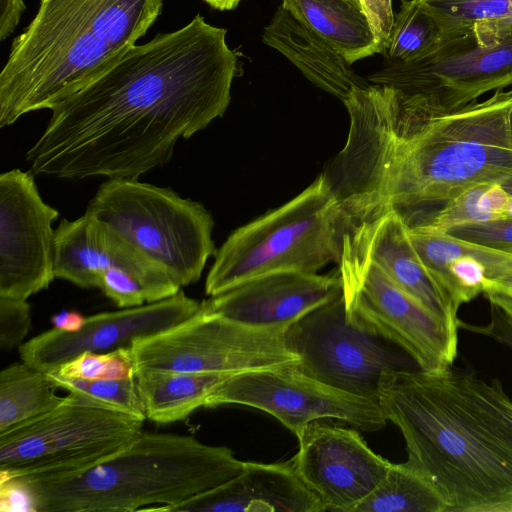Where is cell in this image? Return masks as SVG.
I'll list each match as a JSON object with an SVG mask.
<instances>
[{
    "label": "cell",
    "mask_w": 512,
    "mask_h": 512,
    "mask_svg": "<svg viewBox=\"0 0 512 512\" xmlns=\"http://www.w3.org/2000/svg\"><path fill=\"white\" fill-rule=\"evenodd\" d=\"M238 58L226 29L201 15L134 45L59 101L26 153L30 171L62 179H139L222 117Z\"/></svg>",
    "instance_id": "cell-1"
},
{
    "label": "cell",
    "mask_w": 512,
    "mask_h": 512,
    "mask_svg": "<svg viewBox=\"0 0 512 512\" xmlns=\"http://www.w3.org/2000/svg\"><path fill=\"white\" fill-rule=\"evenodd\" d=\"M333 183L351 221L389 208L406 223L482 183L512 180V88L431 114L396 88L355 87Z\"/></svg>",
    "instance_id": "cell-2"
},
{
    "label": "cell",
    "mask_w": 512,
    "mask_h": 512,
    "mask_svg": "<svg viewBox=\"0 0 512 512\" xmlns=\"http://www.w3.org/2000/svg\"><path fill=\"white\" fill-rule=\"evenodd\" d=\"M378 403L446 512H512V431L469 373L388 370Z\"/></svg>",
    "instance_id": "cell-3"
},
{
    "label": "cell",
    "mask_w": 512,
    "mask_h": 512,
    "mask_svg": "<svg viewBox=\"0 0 512 512\" xmlns=\"http://www.w3.org/2000/svg\"><path fill=\"white\" fill-rule=\"evenodd\" d=\"M162 0H40L0 73V127L51 110L146 34Z\"/></svg>",
    "instance_id": "cell-4"
},
{
    "label": "cell",
    "mask_w": 512,
    "mask_h": 512,
    "mask_svg": "<svg viewBox=\"0 0 512 512\" xmlns=\"http://www.w3.org/2000/svg\"><path fill=\"white\" fill-rule=\"evenodd\" d=\"M246 463L225 446L142 430L126 447L90 468L0 483L18 488L33 512H170L230 480Z\"/></svg>",
    "instance_id": "cell-5"
},
{
    "label": "cell",
    "mask_w": 512,
    "mask_h": 512,
    "mask_svg": "<svg viewBox=\"0 0 512 512\" xmlns=\"http://www.w3.org/2000/svg\"><path fill=\"white\" fill-rule=\"evenodd\" d=\"M349 222L333 181L321 174L295 198L230 234L216 250L205 292L214 296L259 276L317 273L338 264Z\"/></svg>",
    "instance_id": "cell-6"
},
{
    "label": "cell",
    "mask_w": 512,
    "mask_h": 512,
    "mask_svg": "<svg viewBox=\"0 0 512 512\" xmlns=\"http://www.w3.org/2000/svg\"><path fill=\"white\" fill-rule=\"evenodd\" d=\"M85 213L161 265L181 287L197 282L216 253L210 212L170 188L107 178Z\"/></svg>",
    "instance_id": "cell-7"
},
{
    "label": "cell",
    "mask_w": 512,
    "mask_h": 512,
    "mask_svg": "<svg viewBox=\"0 0 512 512\" xmlns=\"http://www.w3.org/2000/svg\"><path fill=\"white\" fill-rule=\"evenodd\" d=\"M143 422L69 392L49 412L0 433V482L90 468L126 447Z\"/></svg>",
    "instance_id": "cell-8"
},
{
    "label": "cell",
    "mask_w": 512,
    "mask_h": 512,
    "mask_svg": "<svg viewBox=\"0 0 512 512\" xmlns=\"http://www.w3.org/2000/svg\"><path fill=\"white\" fill-rule=\"evenodd\" d=\"M367 80L398 89L428 113L451 112L512 86V28L498 32L473 27L439 41L419 59H386Z\"/></svg>",
    "instance_id": "cell-9"
},
{
    "label": "cell",
    "mask_w": 512,
    "mask_h": 512,
    "mask_svg": "<svg viewBox=\"0 0 512 512\" xmlns=\"http://www.w3.org/2000/svg\"><path fill=\"white\" fill-rule=\"evenodd\" d=\"M349 321L405 352L425 372L451 367L458 334L402 290L368 255L351 224L338 263Z\"/></svg>",
    "instance_id": "cell-10"
},
{
    "label": "cell",
    "mask_w": 512,
    "mask_h": 512,
    "mask_svg": "<svg viewBox=\"0 0 512 512\" xmlns=\"http://www.w3.org/2000/svg\"><path fill=\"white\" fill-rule=\"evenodd\" d=\"M288 327L242 324L201 304L187 319L134 340L130 348L135 371L240 373L297 362Z\"/></svg>",
    "instance_id": "cell-11"
},
{
    "label": "cell",
    "mask_w": 512,
    "mask_h": 512,
    "mask_svg": "<svg viewBox=\"0 0 512 512\" xmlns=\"http://www.w3.org/2000/svg\"><path fill=\"white\" fill-rule=\"evenodd\" d=\"M287 338L302 373L377 403L383 373L408 369L392 343L349 321L343 295L291 324Z\"/></svg>",
    "instance_id": "cell-12"
},
{
    "label": "cell",
    "mask_w": 512,
    "mask_h": 512,
    "mask_svg": "<svg viewBox=\"0 0 512 512\" xmlns=\"http://www.w3.org/2000/svg\"><path fill=\"white\" fill-rule=\"evenodd\" d=\"M295 363L235 374L214 389L204 407L238 404L262 410L297 438L321 419H337L364 432L385 427L388 420L379 403L330 387Z\"/></svg>",
    "instance_id": "cell-13"
},
{
    "label": "cell",
    "mask_w": 512,
    "mask_h": 512,
    "mask_svg": "<svg viewBox=\"0 0 512 512\" xmlns=\"http://www.w3.org/2000/svg\"><path fill=\"white\" fill-rule=\"evenodd\" d=\"M58 216L40 196L31 171L0 174V297L27 300L49 287Z\"/></svg>",
    "instance_id": "cell-14"
},
{
    "label": "cell",
    "mask_w": 512,
    "mask_h": 512,
    "mask_svg": "<svg viewBox=\"0 0 512 512\" xmlns=\"http://www.w3.org/2000/svg\"><path fill=\"white\" fill-rule=\"evenodd\" d=\"M357 430L317 420L297 438L299 449L292 463L325 511L353 512L391 465L369 448Z\"/></svg>",
    "instance_id": "cell-15"
},
{
    "label": "cell",
    "mask_w": 512,
    "mask_h": 512,
    "mask_svg": "<svg viewBox=\"0 0 512 512\" xmlns=\"http://www.w3.org/2000/svg\"><path fill=\"white\" fill-rule=\"evenodd\" d=\"M201 302L184 291L152 303L85 317L77 331L47 330L18 349L23 362L44 372L56 370L76 355L130 347L136 339L165 330L193 315Z\"/></svg>",
    "instance_id": "cell-16"
},
{
    "label": "cell",
    "mask_w": 512,
    "mask_h": 512,
    "mask_svg": "<svg viewBox=\"0 0 512 512\" xmlns=\"http://www.w3.org/2000/svg\"><path fill=\"white\" fill-rule=\"evenodd\" d=\"M121 268L144 287L148 303L177 294L181 286L107 224L84 213L62 219L55 230L54 275L81 288L97 287L100 272Z\"/></svg>",
    "instance_id": "cell-17"
},
{
    "label": "cell",
    "mask_w": 512,
    "mask_h": 512,
    "mask_svg": "<svg viewBox=\"0 0 512 512\" xmlns=\"http://www.w3.org/2000/svg\"><path fill=\"white\" fill-rule=\"evenodd\" d=\"M343 293L339 272L259 276L201 302L207 310L256 327H288Z\"/></svg>",
    "instance_id": "cell-18"
},
{
    "label": "cell",
    "mask_w": 512,
    "mask_h": 512,
    "mask_svg": "<svg viewBox=\"0 0 512 512\" xmlns=\"http://www.w3.org/2000/svg\"><path fill=\"white\" fill-rule=\"evenodd\" d=\"M350 224L370 258L402 290L458 334V308L423 264L401 213L389 208Z\"/></svg>",
    "instance_id": "cell-19"
},
{
    "label": "cell",
    "mask_w": 512,
    "mask_h": 512,
    "mask_svg": "<svg viewBox=\"0 0 512 512\" xmlns=\"http://www.w3.org/2000/svg\"><path fill=\"white\" fill-rule=\"evenodd\" d=\"M323 512L292 460L247 462L230 480L173 507L170 512Z\"/></svg>",
    "instance_id": "cell-20"
},
{
    "label": "cell",
    "mask_w": 512,
    "mask_h": 512,
    "mask_svg": "<svg viewBox=\"0 0 512 512\" xmlns=\"http://www.w3.org/2000/svg\"><path fill=\"white\" fill-rule=\"evenodd\" d=\"M408 234L423 264L458 309L484 293L489 280L512 275V253L446 233L408 227Z\"/></svg>",
    "instance_id": "cell-21"
},
{
    "label": "cell",
    "mask_w": 512,
    "mask_h": 512,
    "mask_svg": "<svg viewBox=\"0 0 512 512\" xmlns=\"http://www.w3.org/2000/svg\"><path fill=\"white\" fill-rule=\"evenodd\" d=\"M262 38L314 85L342 101L353 88L370 84L357 75L329 43L303 26L281 5L264 28Z\"/></svg>",
    "instance_id": "cell-22"
},
{
    "label": "cell",
    "mask_w": 512,
    "mask_h": 512,
    "mask_svg": "<svg viewBox=\"0 0 512 512\" xmlns=\"http://www.w3.org/2000/svg\"><path fill=\"white\" fill-rule=\"evenodd\" d=\"M281 6L350 64L378 53L360 0H282Z\"/></svg>",
    "instance_id": "cell-23"
},
{
    "label": "cell",
    "mask_w": 512,
    "mask_h": 512,
    "mask_svg": "<svg viewBox=\"0 0 512 512\" xmlns=\"http://www.w3.org/2000/svg\"><path fill=\"white\" fill-rule=\"evenodd\" d=\"M235 374L139 369L135 381L146 419L168 424L204 407L214 389Z\"/></svg>",
    "instance_id": "cell-24"
},
{
    "label": "cell",
    "mask_w": 512,
    "mask_h": 512,
    "mask_svg": "<svg viewBox=\"0 0 512 512\" xmlns=\"http://www.w3.org/2000/svg\"><path fill=\"white\" fill-rule=\"evenodd\" d=\"M47 372L25 362L0 372V433L37 418L64 399Z\"/></svg>",
    "instance_id": "cell-25"
},
{
    "label": "cell",
    "mask_w": 512,
    "mask_h": 512,
    "mask_svg": "<svg viewBox=\"0 0 512 512\" xmlns=\"http://www.w3.org/2000/svg\"><path fill=\"white\" fill-rule=\"evenodd\" d=\"M353 512H446V504L415 466L391 463L385 478Z\"/></svg>",
    "instance_id": "cell-26"
},
{
    "label": "cell",
    "mask_w": 512,
    "mask_h": 512,
    "mask_svg": "<svg viewBox=\"0 0 512 512\" xmlns=\"http://www.w3.org/2000/svg\"><path fill=\"white\" fill-rule=\"evenodd\" d=\"M509 200V194L500 184H478L443 201L408 227L425 232L444 233L463 224L506 218Z\"/></svg>",
    "instance_id": "cell-27"
},
{
    "label": "cell",
    "mask_w": 512,
    "mask_h": 512,
    "mask_svg": "<svg viewBox=\"0 0 512 512\" xmlns=\"http://www.w3.org/2000/svg\"><path fill=\"white\" fill-rule=\"evenodd\" d=\"M434 18L440 40L488 27L498 32L512 28V0H417Z\"/></svg>",
    "instance_id": "cell-28"
},
{
    "label": "cell",
    "mask_w": 512,
    "mask_h": 512,
    "mask_svg": "<svg viewBox=\"0 0 512 512\" xmlns=\"http://www.w3.org/2000/svg\"><path fill=\"white\" fill-rule=\"evenodd\" d=\"M439 40L434 18L417 0H403L383 54L389 60L412 61L431 52Z\"/></svg>",
    "instance_id": "cell-29"
},
{
    "label": "cell",
    "mask_w": 512,
    "mask_h": 512,
    "mask_svg": "<svg viewBox=\"0 0 512 512\" xmlns=\"http://www.w3.org/2000/svg\"><path fill=\"white\" fill-rule=\"evenodd\" d=\"M58 388L80 395L109 410L146 419L135 376L129 378L84 379L47 372Z\"/></svg>",
    "instance_id": "cell-30"
},
{
    "label": "cell",
    "mask_w": 512,
    "mask_h": 512,
    "mask_svg": "<svg viewBox=\"0 0 512 512\" xmlns=\"http://www.w3.org/2000/svg\"><path fill=\"white\" fill-rule=\"evenodd\" d=\"M51 372L72 378L120 379L134 377L135 367L131 348L121 347L107 352H82Z\"/></svg>",
    "instance_id": "cell-31"
},
{
    "label": "cell",
    "mask_w": 512,
    "mask_h": 512,
    "mask_svg": "<svg viewBox=\"0 0 512 512\" xmlns=\"http://www.w3.org/2000/svg\"><path fill=\"white\" fill-rule=\"evenodd\" d=\"M97 288L119 308H129L148 303L142 284L127 271L112 267L97 276Z\"/></svg>",
    "instance_id": "cell-32"
},
{
    "label": "cell",
    "mask_w": 512,
    "mask_h": 512,
    "mask_svg": "<svg viewBox=\"0 0 512 512\" xmlns=\"http://www.w3.org/2000/svg\"><path fill=\"white\" fill-rule=\"evenodd\" d=\"M31 326L30 305L27 300L0 297V348L20 347Z\"/></svg>",
    "instance_id": "cell-33"
},
{
    "label": "cell",
    "mask_w": 512,
    "mask_h": 512,
    "mask_svg": "<svg viewBox=\"0 0 512 512\" xmlns=\"http://www.w3.org/2000/svg\"><path fill=\"white\" fill-rule=\"evenodd\" d=\"M444 233L506 252L512 249V217L463 224L452 227Z\"/></svg>",
    "instance_id": "cell-34"
},
{
    "label": "cell",
    "mask_w": 512,
    "mask_h": 512,
    "mask_svg": "<svg viewBox=\"0 0 512 512\" xmlns=\"http://www.w3.org/2000/svg\"><path fill=\"white\" fill-rule=\"evenodd\" d=\"M374 34L378 53H384L395 14L391 0H360Z\"/></svg>",
    "instance_id": "cell-35"
},
{
    "label": "cell",
    "mask_w": 512,
    "mask_h": 512,
    "mask_svg": "<svg viewBox=\"0 0 512 512\" xmlns=\"http://www.w3.org/2000/svg\"><path fill=\"white\" fill-rule=\"evenodd\" d=\"M471 382L481 397L494 409L512 431V400L498 379L489 383L472 375Z\"/></svg>",
    "instance_id": "cell-36"
},
{
    "label": "cell",
    "mask_w": 512,
    "mask_h": 512,
    "mask_svg": "<svg viewBox=\"0 0 512 512\" xmlns=\"http://www.w3.org/2000/svg\"><path fill=\"white\" fill-rule=\"evenodd\" d=\"M459 328L488 336L512 349V322L493 305H491V320L488 324L476 326L459 321Z\"/></svg>",
    "instance_id": "cell-37"
},
{
    "label": "cell",
    "mask_w": 512,
    "mask_h": 512,
    "mask_svg": "<svg viewBox=\"0 0 512 512\" xmlns=\"http://www.w3.org/2000/svg\"><path fill=\"white\" fill-rule=\"evenodd\" d=\"M24 10L23 0H0V41L14 31Z\"/></svg>",
    "instance_id": "cell-38"
},
{
    "label": "cell",
    "mask_w": 512,
    "mask_h": 512,
    "mask_svg": "<svg viewBox=\"0 0 512 512\" xmlns=\"http://www.w3.org/2000/svg\"><path fill=\"white\" fill-rule=\"evenodd\" d=\"M85 317L76 311H62L51 318L54 328L64 331H77L83 324Z\"/></svg>",
    "instance_id": "cell-39"
},
{
    "label": "cell",
    "mask_w": 512,
    "mask_h": 512,
    "mask_svg": "<svg viewBox=\"0 0 512 512\" xmlns=\"http://www.w3.org/2000/svg\"><path fill=\"white\" fill-rule=\"evenodd\" d=\"M484 293L490 304L498 308L512 322V295L494 288H487Z\"/></svg>",
    "instance_id": "cell-40"
},
{
    "label": "cell",
    "mask_w": 512,
    "mask_h": 512,
    "mask_svg": "<svg viewBox=\"0 0 512 512\" xmlns=\"http://www.w3.org/2000/svg\"><path fill=\"white\" fill-rule=\"evenodd\" d=\"M487 288H494L512 295V275L489 280Z\"/></svg>",
    "instance_id": "cell-41"
},
{
    "label": "cell",
    "mask_w": 512,
    "mask_h": 512,
    "mask_svg": "<svg viewBox=\"0 0 512 512\" xmlns=\"http://www.w3.org/2000/svg\"><path fill=\"white\" fill-rule=\"evenodd\" d=\"M211 7L217 10H232L234 9L241 0H203Z\"/></svg>",
    "instance_id": "cell-42"
},
{
    "label": "cell",
    "mask_w": 512,
    "mask_h": 512,
    "mask_svg": "<svg viewBox=\"0 0 512 512\" xmlns=\"http://www.w3.org/2000/svg\"><path fill=\"white\" fill-rule=\"evenodd\" d=\"M507 215H508V217H512V197L511 196H510V200H509V204H508Z\"/></svg>",
    "instance_id": "cell-43"
},
{
    "label": "cell",
    "mask_w": 512,
    "mask_h": 512,
    "mask_svg": "<svg viewBox=\"0 0 512 512\" xmlns=\"http://www.w3.org/2000/svg\"><path fill=\"white\" fill-rule=\"evenodd\" d=\"M510 134H511V138H512V111H511V114H510Z\"/></svg>",
    "instance_id": "cell-44"
},
{
    "label": "cell",
    "mask_w": 512,
    "mask_h": 512,
    "mask_svg": "<svg viewBox=\"0 0 512 512\" xmlns=\"http://www.w3.org/2000/svg\"><path fill=\"white\" fill-rule=\"evenodd\" d=\"M507 252L512 253V249H510V250H509V251H507Z\"/></svg>",
    "instance_id": "cell-45"
}]
</instances>
